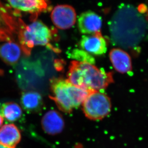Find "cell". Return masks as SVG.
I'll return each mask as SVG.
<instances>
[{
  "label": "cell",
  "mask_w": 148,
  "mask_h": 148,
  "mask_svg": "<svg viewBox=\"0 0 148 148\" xmlns=\"http://www.w3.org/2000/svg\"><path fill=\"white\" fill-rule=\"evenodd\" d=\"M109 24L112 43L127 49L138 45L148 30L145 17L130 5L119 7Z\"/></svg>",
  "instance_id": "1"
},
{
  "label": "cell",
  "mask_w": 148,
  "mask_h": 148,
  "mask_svg": "<svg viewBox=\"0 0 148 148\" xmlns=\"http://www.w3.org/2000/svg\"><path fill=\"white\" fill-rule=\"evenodd\" d=\"M67 77L73 85L88 91H101L114 82L112 73L78 61L71 62Z\"/></svg>",
  "instance_id": "2"
},
{
  "label": "cell",
  "mask_w": 148,
  "mask_h": 148,
  "mask_svg": "<svg viewBox=\"0 0 148 148\" xmlns=\"http://www.w3.org/2000/svg\"><path fill=\"white\" fill-rule=\"evenodd\" d=\"M55 30L51 29L41 21H35L28 25L20 19L17 31L19 45L23 53L29 56L35 46H46L54 51L59 50L51 44Z\"/></svg>",
  "instance_id": "3"
},
{
  "label": "cell",
  "mask_w": 148,
  "mask_h": 148,
  "mask_svg": "<svg viewBox=\"0 0 148 148\" xmlns=\"http://www.w3.org/2000/svg\"><path fill=\"white\" fill-rule=\"evenodd\" d=\"M52 95L49 98L56 103L60 111L71 113L81 106L82 102L90 91L79 88L67 79L53 78L50 80Z\"/></svg>",
  "instance_id": "4"
},
{
  "label": "cell",
  "mask_w": 148,
  "mask_h": 148,
  "mask_svg": "<svg viewBox=\"0 0 148 148\" xmlns=\"http://www.w3.org/2000/svg\"><path fill=\"white\" fill-rule=\"evenodd\" d=\"M85 117L92 121H99L106 117L112 109L110 97L101 91H90L81 105Z\"/></svg>",
  "instance_id": "5"
},
{
  "label": "cell",
  "mask_w": 148,
  "mask_h": 148,
  "mask_svg": "<svg viewBox=\"0 0 148 148\" xmlns=\"http://www.w3.org/2000/svg\"><path fill=\"white\" fill-rule=\"evenodd\" d=\"M51 18L57 28L68 29L74 25L76 21V14L74 9L69 5H58L54 8Z\"/></svg>",
  "instance_id": "6"
},
{
  "label": "cell",
  "mask_w": 148,
  "mask_h": 148,
  "mask_svg": "<svg viewBox=\"0 0 148 148\" xmlns=\"http://www.w3.org/2000/svg\"><path fill=\"white\" fill-rule=\"evenodd\" d=\"M7 1L16 11L30 14L33 21L49 7L47 0H7Z\"/></svg>",
  "instance_id": "7"
},
{
  "label": "cell",
  "mask_w": 148,
  "mask_h": 148,
  "mask_svg": "<svg viewBox=\"0 0 148 148\" xmlns=\"http://www.w3.org/2000/svg\"><path fill=\"white\" fill-rule=\"evenodd\" d=\"M80 46L84 51L95 55L103 54L107 50L106 40L100 32L82 36Z\"/></svg>",
  "instance_id": "8"
},
{
  "label": "cell",
  "mask_w": 148,
  "mask_h": 148,
  "mask_svg": "<svg viewBox=\"0 0 148 148\" xmlns=\"http://www.w3.org/2000/svg\"><path fill=\"white\" fill-rule=\"evenodd\" d=\"M41 126L46 133L55 135L62 132L64 127V120L60 112L52 110L47 112L43 116Z\"/></svg>",
  "instance_id": "9"
},
{
  "label": "cell",
  "mask_w": 148,
  "mask_h": 148,
  "mask_svg": "<svg viewBox=\"0 0 148 148\" xmlns=\"http://www.w3.org/2000/svg\"><path fill=\"white\" fill-rule=\"evenodd\" d=\"M102 24L101 17L92 11L82 13L78 20L79 30L84 34H92L100 32Z\"/></svg>",
  "instance_id": "10"
},
{
  "label": "cell",
  "mask_w": 148,
  "mask_h": 148,
  "mask_svg": "<svg viewBox=\"0 0 148 148\" xmlns=\"http://www.w3.org/2000/svg\"><path fill=\"white\" fill-rule=\"evenodd\" d=\"M111 62L116 71L122 73H130L132 70L130 56L119 49H113L109 53Z\"/></svg>",
  "instance_id": "11"
},
{
  "label": "cell",
  "mask_w": 148,
  "mask_h": 148,
  "mask_svg": "<svg viewBox=\"0 0 148 148\" xmlns=\"http://www.w3.org/2000/svg\"><path fill=\"white\" fill-rule=\"evenodd\" d=\"M21 47L14 40L5 41L0 45V58L6 64L14 65L21 56Z\"/></svg>",
  "instance_id": "12"
},
{
  "label": "cell",
  "mask_w": 148,
  "mask_h": 148,
  "mask_svg": "<svg viewBox=\"0 0 148 148\" xmlns=\"http://www.w3.org/2000/svg\"><path fill=\"white\" fill-rule=\"evenodd\" d=\"M21 133L15 125H4L0 128V144L8 148H16L21 140Z\"/></svg>",
  "instance_id": "13"
},
{
  "label": "cell",
  "mask_w": 148,
  "mask_h": 148,
  "mask_svg": "<svg viewBox=\"0 0 148 148\" xmlns=\"http://www.w3.org/2000/svg\"><path fill=\"white\" fill-rule=\"evenodd\" d=\"M23 109L29 113H38L43 108V99L40 95L34 91L23 92L21 98Z\"/></svg>",
  "instance_id": "14"
},
{
  "label": "cell",
  "mask_w": 148,
  "mask_h": 148,
  "mask_svg": "<svg viewBox=\"0 0 148 148\" xmlns=\"http://www.w3.org/2000/svg\"><path fill=\"white\" fill-rule=\"evenodd\" d=\"M0 114L8 121L16 122L22 117L23 111L16 103L7 102L0 106Z\"/></svg>",
  "instance_id": "15"
},
{
  "label": "cell",
  "mask_w": 148,
  "mask_h": 148,
  "mask_svg": "<svg viewBox=\"0 0 148 148\" xmlns=\"http://www.w3.org/2000/svg\"><path fill=\"white\" fill-rule=\"evenodd\" d=\"M8 25L5 13L0 3V42L5 41L8 38Z\"/></svg>",
  "instance_id": "16"
},
{
  "label": "cell",
  "mask_w": 148,
  "mask_h": 148,
  "mask_svg": "<svg viewBox=\"0 0 148 148\" xmlns=\"http://www.w3.org/2000/svg\"><path fill=\"white\" fill-rule=\"evenodd\" d=\"M71 57L73 58L80 60L79 62H85L87 63L92 64L95 63V60L88 53L84 50L76 49L71 53Z\"/></svg>",
  "instance_id": "17"
},
{
  "label": "cell",
  "mask_w": 148,
  "mask_h": 148,
  "mask_svg": "<svg viewBox=\"0 0 148 148\" xmlns=\"http://www.w3.org/2000/svg\"><path fill=\"white\" fill-rule=\"evenodd\" d=\"M3 116L0 114V127L2 126V125H3Z\"/></svg>",
  "instance_id": "18"
},
{
  "label": "cell",
  "mask_w": 148,
  "mask_h": 148,
  "mask_svg": "<svg viewBox=\"0 0 148 148\" xmlns=\"http://www.w3.org/2000/svg\"><path fill=\"white\" fill-rule=\"evenodd\" d=\"M0 148H7V147H5V146H4L3 145H1V144H0Z\"/></svg>",
  "instance_id": "19"
}]
</instances>
